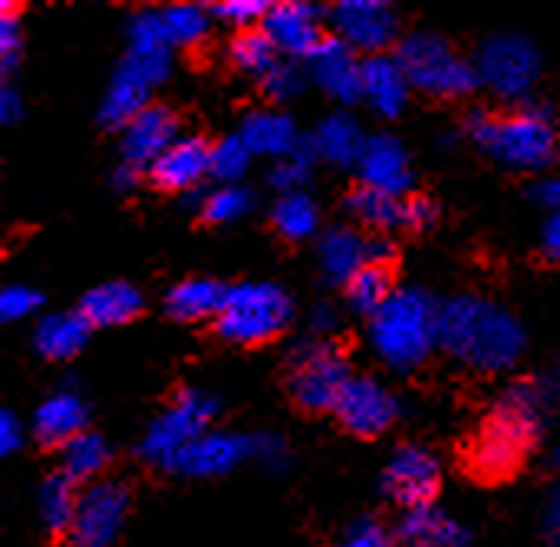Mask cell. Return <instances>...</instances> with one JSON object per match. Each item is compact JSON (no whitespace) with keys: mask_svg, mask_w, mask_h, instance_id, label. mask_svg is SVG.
<instances>
[{"mask_svg":"<svg viewBox=\"0 0 560 547\" xmlns=\"http://www.w3.org/2000/svg\"><path fill=\"white\" fill-rule=\"evenodd\" d=\"M553 403L557 389L540 376L514 380L511 386H504L491 416L481 422L468 445V468L485 481L511 478L537 445Z\"/></svg>","mask_w":560,"mask_h":547,"instance_id":"1","label":"cell"},{"mask_svg":"<svg viewBox=\"0 0 560 547\" xmlns=\"http://www.w3.org/2000/svg\"><path fill=\"white\" fill-rule=\"evenodd\" d=\"M524 324L501 304L458 294L439 311V347L475 373H504L524 353Z\"/></svg>","mask_w":560,"mask_h":547,"instance_id":"2","label":"cell"},{"mask_svg":"<svg viewBox=\"0 0 560 547\" xmlns=\"http://www.w3.org/2000/svg\"><path fill=\"white\" fill-rule=\"evenodd\" d=\"M465 132L501 165L514 172H544L560 159V132L550 109L524 106L504 116L488 109H471Z\"/></svg>","mask_w":560,"mask_h":547,"instance_id":"3","label":"cell"},{"mask_svg":"<svg viewBox=\"0 0 560 547\" xmlns=\"http://www.w3.org/2000/svg\"><path fill=\"white\" fill-rule=\"evenodd\" d=\"M439 311L442 307L425 291L399 288L370 321V344L376 357L396 373L419 370L439 344Z\"/></svg>","mask_w":560,"mask_h":547,"instance_id":"4","label":"cell"},{"mask_svg":"<svg viewBox=\"0 0 560 547\" xmlns=\"http://www.w3.org/2000/svg\"><path fill=\"white\" fill-rule=\"evenodd\" d=\"M291 317L294 301L284 288L270 281H244L237 288H228V301L214 321V330L234 347H257L284 334L291 327Z\"/></svg>","mask_w":560,"mask_h":547,"instance_id":"5","label":"cell"},{"mask_svg":"<svg viewBox=\"0 0 560 547\" xmlns=\"http://www.w3.org/2000/svg\"><path fill=\"white\" fill-rule=\"evenodd\" d=\"M396 60L412 90H422L439 100H462L478 90V70L468 63L445 37L439 34H409L402 37Z\"/></svg>","mask_w":560,"mask_h":547,"instance_id":"6","label":"cell"},{"mask_svg":"<svg viewBox=\"0 0 560 547\" xmlns=\"http://www.w3.org/2000/svg\"><path fill=\"white\" fill-rule=\"evenodd\" d=\"M218 416V399L205 389H182L168 409L149 426V432L139 442V455L149 465L168 468V462L188 449L195 439H201L205 432H211V422Z\"/></svg>","mask_w":560,"mask_h":547,"instance_id":"7","label":"cell"},{"mask_svg":"<svg viewBox=\"0 0 560 547\" xmlns=\"http://www.w3.org/2000/svg\"><path fill=\"white\" fill-rule=\"evenodd\" d=\"M350 380H353L350 363L334 344L314 337L294 347L291 396L304 412H334Z\"/></svg>","mask_w":560,"mask_h":547,"instance_id":"8","label":"cell"},{"mask_svg":"<svg viewBox=\"0 0 560 547\" xmlns=\"http://www.w3.org/2000/svg\"><path fill=\"white\" fill-rule=\"evenodd\" d=\"M478 83H485L491 93L504 100H521L534 90L540 77V54L527 37L517 34H498L488 37L475 57Z\"/></svg>","mask_w":560,"mask_h":547,"instance_id":"9","label":"cell"},{"mask_svg":"<svg viewBox=\"0 0 560 547\" xmlns=\"http://www.w3.org/2000/svg\"><path fill=\"white\" fill-rule=\"evenodd\" d=\"M129 488L122 481L103 478L83 488L77 521L67 534V547H113L126 514H129Z\"/></svg>","mask_w":560,"mask_h":547,"instance_id":"10","label":"cell"},{"mask_svg":"<svg viewBox=\"0 0 560 547\" xmlns=\"http://www.w3.org/2000/svg\"><path fill=\"white\" fill-rule=\"evenodd\" d=\"M439 485H442L439 458L422 445H399L383 472V494L406 511L432 504Z\"/></svg>","mask_w":560,"mask_h":547,"instance_id":"11","label":"cell"},{"mask_svg":"<svg viewBox=\"0 0 560 547\" xmlns=\"http://www.w3.org/2000/svg\"><path fill=\"white\" fill-rule=\"evenodd\" d=\"M340 426L360 439H376L383 435L396 416H399V399L373 376H353L347 389L340 393V403L334 409Z\"/></svg>","mask_w":560,"mask_h":547,"instance_id":"12","label":"cell"},{"mask_svg":"<svg viewBox=\"0 0 560 547\" xmlns=\"http://www.w3.org/2000/svg\"><path fill=\"white\" fill-rule=\"evenodd\" d=\"M250 458H254V435L211 429L201 439H195L188 449H182L168 462L165 472H175L185 478H218V475H228Z\"/></svg>","mask_w":560,"mask_h":547,"instance_id":"13","label":"cell"},{"mask_svg":"<svg viewBox=\"0 0 560 547\" xmlns=\"http://www.w3.org/2000/svg\"><path fill=\"white\" fill-rule=\"evenodd\" d=\"M330 18L340 40L370 57H380L399 31L396 11L383 0H340Z\"/></svg>","mask_w":560,"mask_h":547,"instance_id":"14","label":"cell"},{"mask_svg":"<svg viewBox=\"0 0 560 547\" xmlns=\"http://www.w3.org/2000/svg\"><path fill=\"white\" fill-rule=\"evenodd\" d=\"M178 136V116L168 106H149L139 119H132L122 129V162L132 168H152L168 146H175Z\"/></svg>","mask_w":560,"mask_h":547,"instance_id":"15","label":"cell"},{"mask_svg":"<svg viewBox=\"0 0 560 547\" xmlns=\"http://www.w3.org/2000/svg\"><path fill=\"white\" fill-rule=\"evenodd\" d=\"M149 86L162 83L172 70V44L162 27V11H139L129 24V54L126 63Z\"/></svg>","mask_w":560,"mask_h":547,"instance_id":"16","label":"cell"},{"mask_svg":"<svg viewBox=\"0 0 560 547\" xmlns=\"http://www.w3.org/2000/svg\"><path fill=\"white\" fill-rule=\"evenodd\" d=\"M307 63H311V77L327 96L340 103L363 100V60H357V50L340 37H327L324 47Z\"/></svg>","mask_w":560,"mask_h":547,"instance_id":"17","label":"cell"},{"mask_svg":"<svg viewBox=\"0 0 560 547\" xmlns=\"http://www.w3.org/2000/svg\"><path fill=\"white\" fill-rule=\"evenodd\" d=\"M264 34L273 40L280 54L304 60H311L327 40L317 21V8L311 4H273L264 21Z\"/></svg>","mask_w":560,"mask_h":547,"instance_id":"18","label":"cell"},{"mask_svg":"<svg viewBox=\"0 0 560 547\" xmlns=\"http://www.w3.org/2000/svg\"><path fill=\"white\" fill-rule=\"evenodd\" d=\"M211 175V146L201 136H182L175 146L162 152V159L149 168V178L162 191H195L201 178Z\"/></svg>","mask_w":560,"mask_h":547,"instance_id":"19","label":"cell"},{"mask_svg":"<svg viewBox=\"0 0 560 547\" xmlns=\"http://www.w3.org/2000/svg\"><path fill=\"white\" fill-rule=\"evenodd\" d=\"M357 172H360V185L389 191L396 198H402L412 188V162H409V152L393 136H370Z\"/></svg>","mask_w":560,"mask_h":547,"instance_id":"20","label":"cell"},{"mask_svg":"<svg viewBox=\"0 0 560 547\" xmlns=\"http://www.w3.org/2000/svg\"><path fill=\"white\" fill-rule=\"evenodd\" d=\"M86 422H90V409H86L83 396L77 389H57V393H50L37 406V412H34V435L47 449H63L77 435L90 432Z\"/></svg>","mask_w":560,"mask_h":547,"instance_id":"21","label":"cell"},{"mask_svg":"<svg viewBox=\"0 0 560 547\" xmlns=\"http://www.w3.org/2000/svg\"><path fill=\"white\" fill-rule=\"evenodd\" d=\"M244 146L250 149V155H270V159H291L304 136L298 132L294 119L284 116V113H277V109H254L244 116L241 123V132Z\"/></svg>","mask_w":560,"mask_h":547,"instance_id":"22","label":"cell"},{"mask_svg":"<svg viewBox=\"0 0 560 547\" xmlns=\"http://www.w3.org/2000/svg\"><path fill=\"white\" fill-rule=\"evenodd\" d=\"M399 540H402V547H475L471 531L432 504L412 508L402 514Z\"/></svg>","mask_w":560,"mask_h":547,"instance_id":"23","label":"cell"},{"mask_svg":"<svg viewBox=\"0 0 560 547\" xmlns=\"http://www.w3.org/2000/svg\"><path fill=\"white\" fill-rule=\"evenodd\" d=\"M409 80L399 67L396 57H366L363 60V100L380 113V116H399L409 100Z\"/></svg>","mask_w":560,"mask_h":547,"instance_id":"24","label":"cell"},{"mask_svg":"<svg viewBox=\"0 0 560 547\" xmlns=\"http://www.w3.org/2000/svg\"><path fill=\"white\" fill-rule=\"evenodd\" d=\"M317 257H320L324 281L347 288L366 267V237H360V231H353V228H330L320 237Z\"/></svg>","mask_w":560,"mask_h":547,"instance_id":"25","label":"cell"},{"mask_svg":"<svg viewBox=\"0 0 560 547\" xmlns=\"http://www.w3.org/2000/svg\"><path fill=\"white\" fill-rule=\"evenodd\" d=\"M80 314L90 327H122L142 314V294L126 281H106L80 301Z\"/></svg>","mask_w":560,"mask_h":547,"instance_id":"26","label":"cell"},{"mask_svg":"<svg viewBox=\"0 0 560 547\" xmlns=\"http://www.w3.org/2000/svg\"><path fill=\"white\" fill-rule=\"evenodd\" d=\"M228 301V288L211 281V278H188V281H178L168 294H165V314L172 321H182V324H198V321H208L221 314Z\"/></svg>","mask_w":560,"mask_h":547,"instance_id":"27","label":"cell"},{"mask_svg":"<svg viewBox=\"0 0 560 547\" xmlns=\"http://www.w3.org/2000/svg\"><path fill=\"white\" fill-rule=\"evenodd\" d=\"M149 83L132 73L129 67H119V73L113 77L109 90H106V100H103V109H100V119L106 129H126L132 119H139L145 109H149Z\"/></svg>","mask_w":560,"mask_h":547,"instance_id":"28","label":"cell"},{"mask_svg":"<svg viewBox=\"0 0 560 547\" xmlns=\"http://www.w3.org/2000/svg\"><path fill=\"white\" fill-rule=\"evenodd\" d=\"M90 324L86 317L77 314H50L37 324L34 330V347L44 360H73L86 340H90Z\"/></svg>","mask_w":560,"mask_h":547,"instance_id":"29","label":"cell"},{"mask_svg":"<svg viewBox=\"0 0 560 547\" xmlns=\"http://www.w3.org/2000/svg\"><path fill=\"white\" fill-rule=\"evenodd\" d=\"M311 139H314L317 155L327 159V162H334V165H360L363 149H366V142H370V139L363 136L360 123H357L353 116H343V113L327 116V119L317 126V132H314Z\"/></svg>","mask_w":560,"mask_h":547,"instance_id":"30","label":"cell"},{"mask_svg":"<svg viewBox=\"0 0 560 547\" xmlns=\"http://www.w3.org/2000/svg\"><path fill=\"white\" fill-rule=\"evenodd\" d=\"M80 494L77 491V481L67 478L63 472L50 475L44 485H40V521L50 534H60L67 537L73 521H77V508H80Z\"/></svg>","mask_w":560,"mask_h":547,"instance_id":"31","label":"cell"},{"mask_svg":"<svg viewBox=\"0 0 560 547\" xmlns=\"http://www.w3.org/2000/svg\"><path fill=\"white\" fill-rule=\"evenodd\" d=\"M402 201L406 198H396L389 191L357 185L347 195V211L353 214V221H360L373 231H393V228H402Z\"/></svg>","mask_w":560,"mask_h":547,"instance_id":"32","label":"cell"},{"mask_svg":"<svg viewBox=\"0 0 560 547\" xmlns=\"http://www.w3.org/2000/svg\"><path fill=\"white\" fill-rule=\"evenodd\" d=\"M270 224L277 228L280 237H288V241H307L320 228V208L304 191H298V195H277V201L270 208Z\"/></svg>","mask_w":560,"mask_h":547,"instance_id":"33","label":"cell"},{"mask_svg":"<svg viewBox=\"0 0 560 547\" xmlns=\"http://www.w3.org/2000/svg\"><path fill=\"white\" fill-rule=\"evenodd\" d=\"M109 458H113L109 442L100 432H83L70 445H63V475L73 478L77 485L93 481L96 475H103Z\"/></svg>","mask_w":560,"mask_h":547,"instance_id":"34","label":"cell"},{"mask_svg":"<svg viewBox=\"0 0 560 547\" xmlns=\"http://www.w3.org/2000/svg\"><path fill=\"white\" fill-rule=\"evenodd\" d=\"M396 294L393 288V274L389 267H380V264H366L357 278L347 284V301L357 314H366L370 321L386 307V301Z\"/></svg>","mask_w":560,"mask_h":547,"instance_id":"35","label":"cell"},{"mask_svg":"<svg viewBox=\"0 0 560 547\" xmlns=\"http://www.w3.org/2000/svg\"><path fill=\"white\" fill-rule=\"evenodd\" d=\"M228 57H231V63L237 70H244V73H250L257 80H264L280 63V50L264 34V27L260 31L257 27L254 31H237L234 40H231V47H228Z\"/></svg>","mask_w":560,"mask_h":547,"instance_id":"36","label":"cell"},{"mask_svg":"<svg viewBox=\"0 0 560 547\" xmlns=\"http://www.w3.org/2000/svg\"><path fill=\"white\" fill-rule=\"evenodd\" d=\"M254 205V195L244 185H218L214 191L201 195V218L208 224H228V221H241Z\"/></svg>","mask_w":560,"mask_h":547,"instance_id":"37","label":"cell"},{"mask_svg":"<svg viewBox=\"0 0 560 547\" xmlns=\"http://www.w3.org/2000/svg\"><path fill=\"white\" fill-rule=\"evenodd\" d=\"M162 27L172 47H198L208 34V18L195 4H172L162 11Z\"/></svg>","mask_w":560,"mask_h":547,"instance_id":"38","label":"cell"},{"mask_svg":"<svg viewBox=\"0 0 560 547\" xmlns=\"http://www.w3.org/2000/svg\"><path fill=\"white\" fill-rule=\"evenodd\" d=\"M250 165V149L244 146L241 136H228L211 146V178L221 185H237Z\"/></svg>","mask_w":560,"mask_h":547,"instance_id":"39","label":"cell"},{"mask_svg":"<svg viewBox=\"0 0 560 547\" xmlns=\"http://www.w3.org/2000/svg\"><path fill=\"white\" fill-rule=\"evenodd\" d=\"M14 11L18 8L8 0L4 18H0V67H4V73H14L24 57V27Z\"/></svg>","mask_w":560,"mask_h":547,"instance_id":"40","label":"cell"},{"mask_svg":"<svg viewBox=\"0 0 560 547\" xmlns=\"http://www.w3.org/2000/svg\"><path fill=\"white\" fill-rule=\"evenodd\" d=\"M273 4L267 0H224V4H214L211 11L224 21L234 24L237 31H254V24H264Z\"/></svg>","mask_w":560,"mask_h":547,"instance_id":"41","label":"cell"},{"mask_svg":"<svg viewBox=\"0 0 560 547\" xmlns=\"http://www.w3.org/2000/svg\"><path fill=\"white\" fill-rule=\"evenodd\" d=\"M44 304V294L31 284H11L4 288V294H0V317H4L8 324L14 321H27L40 311Z\"/></svg>","mask_w":560,"mask_h":547,"instance_id":"42","label":"cell"},{"mask_svg":"<svg viewBox=\"0 0 560 547\" xmlns=\"http://www.w3.org/2000/svg\"><path fill=\"white\" fill-rule=\"evenodd\" d=\"M264 93H267V100H273V103H288V100H294L301 90H304V73H301V67L298 63H284L280 60L264 80Z\"/></svg>","mask_w":560,"mask_h":547,"instance_id":"43","label":"cell"},{"mask_svg":"<svg viewBox=\"0 0 560 547\" xmlns=\"http://www.w3.org/2000/svg\"><path fill=\"white\" fill-rule=\"evenodd\" d=\"M334 547H393V534L376 517H360L340 534Z\"/></svg>","mask_w":560,"mask_h":547,"instance_id":"44","label":"cell"},{"mask_svg":"<svg viewBox=\"0 0 560 547\" xmlns=\"http://www.w3.org/2000/svg\"><path fill=\"white\" fill-rule=\"evenodd\" d=\"M307 178H311V162H304V159H298V155L280 159V162L270 168V185H273L280 195H298V191H304Z\"/></svg>","mask_w":560,"mask_h":547,"instance_id":"45","label":"cell"},{"mask_svg":"<svg viewBox=\"0 0 560 547\" xmlns=\"http://www.w3.org/2000/svg\"><path fill=\"white\" fill-rule=\"evenodd\" d=\"M288 458H291V449L277 432H254V462H260L270 472H284Z\"/></svg>","mask_w":560,"mask_h":547,"instance_id":"46","label":"cell"},{"mask_svg":"<svg viewBox=\"0 0 560 547\" xmlns=\"http://www.w3.org/2000/svg\"><path fill=\"white\" fill-rule=\"evenodd\" d=\"M439 221V205L429 195H409L402 201V228L406 231H429Z\"/></svg>","mask_w":560,"mask_h":547,"instance_id":"47","label":"cell"},{"mask_svg":"<svg viewBox=\"0 0 560 547\" xmlns=\"http://www.w3.org/2000/svg\"><path fill=\"white\" fill-rule=\"evenodd\" d=\"M21 445H24V426L11 409H4V412H0V452L14 455Z\"/></svg>","mask_w":560,"mask_h":547,"instance_id":"48","label":"cell"},{"mask_svg":"<svg viewBox=\"0 0 560 547\" xmlns=\"http://www.w3.org/2000/svg\"><path fill=\"white\" fill-rule=\"evenodd\" d=\"M540 251L547 260H557L560 264V211L550 214L544 221V231H540Z\"/></svg>","mask_w":560,"mask_h":547,"instance_id":"49","label":"cell"},{"mask_svg":"<svg viewBox=\"0 0 560 547\" xmlns=\"http://www.w3.org/2000/svg\"><path fill=\"white\" fill-rule=\"evenodd\" d=\"M540 521H544V531H547V534H560V478L550 485V491H547V498H544V514H540Z\"/></svg>","mask_w":560,"mask_h":547,"instance_id":"50","label":"cell"},{"mask_svg":"<svg viewBox=\"0 0 560 547\" xmlns=\"http://www.w3.org/2000/svg\"><path fill=\"white\" fill-rule=\"evenodd\" d=\"M396 260V244L389 237H370L366 241V264H380V267H389Z\"/></svg>","mask_w":560,"mask_h":547,"instance_id":"51","label":"cell"},{"mask_svg":"<svg viewBox=\"0 0 560 547\" xmlns=\"http://www.w3.org/2000/svg\"><path fill=\"white\" fill-rule=\"evenodd\" d=\"M24 116V100L14 86H4L0 90V119L4 123H18Z\"/></svg>","mask_w":560,"mask_h":547,"instance_id":"52","label":"cell"},{"mask_svg":"<svg viewBox=\"0 0 560 547\" xmlns=\"http://www.w3.org/2000/svg\"><path fill=\"white\" fill-rule=\"evenodd\" d=\"M534 195H537V201H540L544 208H550V214H557V211H560V175H547V178L534 188Z\"/></svg>","mask_w":560,"mask_h":547,"instance_id":"53","label":"cell"},{"mask_svg":"<svg viewBox=\"0 0 560 547\" xmlns=\"http://www.w3.org/2000/svg\"><path fill=\"white\" fill-rule=\"evenodd\" d=\"M337 324H340V317H337V311H334L330 304H317V307L311 311V327H314V334H330Z\"/></svg>","mask_w":560,"mask_h":547,"instance_id":"54","label":"cell"},{"mask_svg":"<svg viewBox=\"0 0 560 547\" xmlns=\"http://www.w3.org/2000/svg\"><path fill=\"white\" fill-rule=\"evenodd\" d=\"M109 182H113V188H116V191L129 195V191L139 185V168H132V165H126V162H122V165L113 172V178H109Z\"/></svg>","mask_w":560,"mask_h":547,"instance_id":"55","label":"cell"},{"mask_svg":"<svg viewBox=\"0 0 560 547\" xmlns=\"http://www.w3.org/2000/svg\"><path fill=\"white\" fill-rule=\"evenodd\" d=\"M550 465H557V468H560V445H557V449L550 452Z\"/></svg>","mask_w":560,"mask_h":547,"instance_id":"56","label":"cell"},{"mask_svg":"<svg viewBox=\"0 0 560 547\" xmlns=\"http://www.w3.org/2000/svg\"><path fill=\"white\" fill-rule=\"evenodd\" d=\"M547 547H560V534H550L547 537Z\"/></svg>","mask_w":560,"mask_h":547,"instance_id":"57","label":"cell"},{"mask_svg":"<svg viewBox=\"0 0 560 547\" xmlns=\"http://www.w3.org/2000/svg\"><path fill=\"white\" fill-rule=\"evenodd\" d=\"M557 386H560V363H557Z\"/></svg>","mask_w":560,"mask_h":547,"instance_id":"58","label":"cell"}]
</instances>
